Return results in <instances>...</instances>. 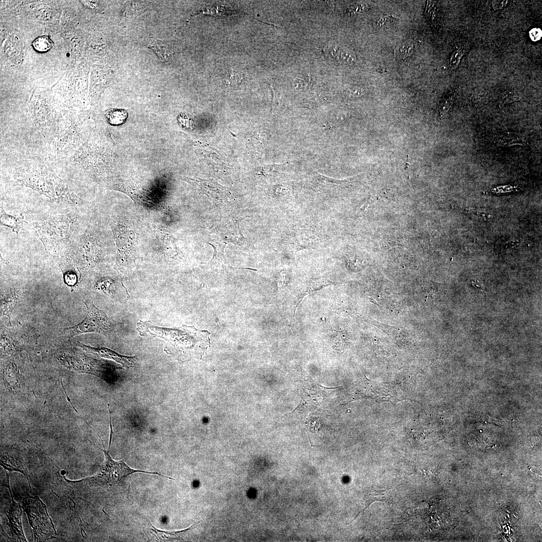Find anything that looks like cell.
Returning a JSON list of instances; mask_svg holds the SVG:
<instances>
[{
  "mask_svg": "<svg viewBox=\"0 0 542 542\" xmlns=\"http://www.w3.org/2000/svg\"><path fill=\"white\" fill-rule=\"evenodd\" d=\"M137 330L142 336L158 337L165 340L168 351L180 360L201 358L210 346V333L185 325L169 328L154 325L150 321H139Z\"/></svg>",
  "mask_w": 542,
  "mask_h": 542,
  "instance_id": "cell-1",
  "label": "cell"
},
{
  "mask_svg": "<svg viewBox=\"0 0 542 542\" xmlns=\"http://www.w3.org/2000/svg\"><path fill=\"white\" fill-rule=\"evenodd\" d=\"M15 181L17 185L29 187L56 202L78 205L80 201L47 161L42 159L26 161L17 171Z\"/></svg>",
  "mask_w": 542,
  "mask_h": 542,
  "instance_id": "cell-2",
  "label": "cell"
},
{
  "mask_svg": "<svg viewBox=\"0 0 542 542\" xmlns=\"http://www.w3.org/2000/svg\"><path fill=\"white\" fill-rule=\"evenodd\" d=\"M32 226L45 249L51 252L65 251L79 235L78 217L72 212L45 214Z\"/></svg>",
  "mask_w": 542,
  "mask_h": 542,
  "instance_id": "cell-3",
  "label": "cell"
},
{
  "mask_svg": "<svg viewBox=\"0 0 542 542\" xmlns=\"http://www.w3.org/2000/svg\"><path fill=\"white\" fill-rule=\"evenodd\" d=\"M86 308L85 318L80 323L63 329V333L68 338L85 333H97L106 336L114 331L115 322L106 314L96 307L91 301H83Z\"/></svg>",
  "mask_w": 542,
  "mask_h": 542,
  "instance_id": "cell-4",
  "label": "cell"
},
{
  "mask_svg": "<svg viewBox=\"0 0 542 542\" xmlns=\"http://www.w3.org/2000/svg\"><path fill=\"white\" fill-rule=\"evenodd\" d=\"M105 459L99 472L96 475L83 479L88 483L98 486H114L122 482L128 475L136 472L156 474L174 480L171 477L162 475L158 472H147L136 470L129 467L124 461H116L110 455L109 451L102 450Z\"/></svg>",
  "mask_w": 542,
  "mask_h": 542,
  "instance_id": "cell-5",
  "label": "cell"
},
{
  "mask_svg": "<svg viewBox=\"0 0 542 542\" xmlns=\"http://www.w3.org/2000/svg\"><path fill=\"white\" fill-rule=\"evenodd\" d=\"M30 525L33 528L34 541H41L54 537L56 533L46 506L37 496H28L23 500Z\"/></svg>",
  "mask_w": 542,
  "mask_h": 542,
  "instance_id": "cell-6",
  "label": "cell"
},
{
  "mask_svg": "<svg viewBox=\"0 0 542 542\" xmlns=\"http://www.w3.org/2000/svg\"><path fill=\"white\" fill-rule=\"evenodd\" d=\"M55 143V151L61 156L66 157L79 145V129L78 122H64Z\"/></svg>",
  "mask_w": 542,
  "mask_h": 542,
  "instance_id": "cell-7",
  "label": "cell"
},
{
  "mask_svg": "<svg viewBox=\"0 0 542 542\" xmlns=\"http://www.w3.org/2000/svg\"><path fill=\"white\" fill-rule=\"evenodd\" d=\"M182 180L190 184L200 193L207 195L217 203L225 202L229 198L228 190L213 180L188 177Z\"/></svg>",
  "mask_w": 542,
  "mask_h": 542,
  "instance_id": "cell-8",
  "label": "cell"
},
{
  "mask_svg": "<svg viewBox=\"0 0 542 542\" xmlns=\"http://www.w3.org/2000/svg\"><path fill=\"white\" fill-rule=\"evenodd\" d=\"M7 481L6 484L10 491L12 502L10 505V508L6 513L9 519L13 536L16 539L21 541H27L23 530L22 523V509L19 503H17L14 499L13 495L10 489L9 474L7 473Z\"/></svg>",
  "mask_w": 542,
  "mask_h": 542,
  "instance_id": "cell-9",
  "label": "cell"
},
{
  "mask_svg": "<svg viewBox=\"0 0 542 542\" xmlns=\"http://www.w3.org/2000/svg\"><path fill=\"white\" fill-rule=\"evenodd\" d=\"M95 288L98 291L103 292L120 303H126L130 297L126 288L121 282H117L110 279H102L98 281Z\"/></svg>",
  "mask_w": 542,
  "mask_h": 542,
  "instance_id": "cell-10",
  "label": "cell"
},
{
  "mask_svg": "<svg viewBox=\"0 0 542 542\" xmlns=\"http://www.w3.org/2000/svg\"><path fill=\"white\" fill-rule=\"evenodd\" d=\"M107 186L111 189L121 192L130 196L136 203L143 205L150 201L146 191L131 182L110 180L107 183Z\"/></svg>",
  "mask_w": 542,
  "mask_h": 542,
  "instance_id": "cell-11",
  "label": "cell"
},
{
  "mask_svg": "<svg viewBox=\"0 0 542 542\" xmlns=\"http://www.w3.org/2000/svg\"><path fill=\"white\" fill-rule=\"evenodd\" d=\"M80 347L87 353L98 355L101 357L112 359L120 364L123 367L128 368L133 367L136 356H128L119 354L117 352L105 347L95 348L78 342Z\"/></svg>",
  "mask_w": 542,
  "mask_h": 542,
  "instance_id": "cell-12",
  "label": "cell"
},
{
  "mask_svg": "<svg viewBox=\"0 0 542 542\" xmlns=\"http://www.w3.org/2000/svg\"><path fill=\"white\" fill-rule=\"evenodd\" d=\"M1 465L9 472L18 471L23 473L27 478L29 484L30 483L28 477V472L26 465L23 459L19 456H12L6 452H1Z\"/></svg>",
  "mask_w": 542,
  "mask_h": 542,
  "instance_id": "cell-13",
  "label": "cell"
},
{
  "mask_svg": "<svg viewBox=\"0 0 542 542\" xmlns=\"http://www.w3.org/2000/svg\"><path fill=\"white\" fill-rule=\"evenodd\" d=\"M146 44L147 47L153 50L163 62H168L173 58L174 52L171 46L167 42L149 38L147 39Z\"/></svg>",
  "mask_w": 542,
  "mask_h": 542,
  "instance_id": "cell-14",
  "label": "cell"
},
{
  "mask_svg": "<svg viewBox=\"0 0 542 542\" xmlns=\"http://www.w3.org/2000/svg\"><path fill=\"white\" fill-rule=\"evenodd\" d=\"M195 524L185 529L173 531L159 530L153 526L152 524H150V526L148 527L146 532H147L149 535H152V537L156 538L158 541L179 540L181 538V537L185 533L192 529L195 525Z\"/></svg>",
  "mask_w": 542,
  "mask_h": 542,
  "instance_id": "cell-15",
  "label": "cell"
},
{
  "mask_svg": "<svg viewBox=\"0 0 542 542\" xmlns=\"http://www.w3.org/2000/svg\"><path fill=\"white\" fill-rule=\"evenodd\" d=\"M0 216L1 225L10 228L17 234L18 233L24 223H27L22 215L16 216L10 215L7 213L2 208L1 209Z\"/></svg>",
  "mask_w": 542,
  "mask_h": 542,
  "instance_id": "cell-16",
  "label": "cell"
},
{
  "mask_svg": "<svg viewBox=\"0 0 542 542\" xmlns=\"http://www.w3.org/2000/svg\"><path fill=\"white\" fill-rule=\"evenodd\" d=\"M336 284L337 283H335L334 282H332L326 278L323 277L316 279H312L311 280H310L307 286L306 290L304 292L303 294L301 295L299 300L296 304V307L294 309V317L295 316L296 310L299 304L301 302L303 298L305 296L315 291L319 290L326 286Z\"/></svg>",
  "mask_w": 542,
  "mask_h": 542,
  "instance_id": "cell-17",
  "label": "cell"
},
{
  "mask_svg": "<svg viewBox=\"0 0 542 542\" xmlns=\"http://www.w3.org/2000/svg\"><path fill=\"white\" fill-rule=\"evenodd\" d=\"M525 139L521 135L513 132H503L496 138L497 144L502 147H510L514 145H523Z\"/></svg>",
  "mask_w": 542,
  "mask_h": 542,
  "instance_id": "cell-18",
  "label": "cell"
},
{
  "mask_svg": "<svg viewBox=\"0 0 542 542\" xmlns=\"http://www.w3.org/2000/svg\"><path fill=\"white\" fill-rule=\"evenodd\" d=\"M208 243L213 247L214 254L208 264L217 266L226 265L227 261L224 254V248L226 244L215 241L208 242Z\"/></svg>",
  "mask_w": 542,
  "mask_h": 542,
  "instance_id": "cell-19",
  "label": "cell"
},
{
  "mask_svg": "<svg viewBox=\"0 0 542 542\" xmlns=\"http://www.w3.org/2000/svg\"><path fill=\"white\" fill-rule=\"evenodd\" d=\"M425 16L432 27H435L437 25L439 19V8L436 2L427 1Z\"/></svg>",
  "mask_w": 542,
  "mask_h": 542,
  "instance_id": "cell-20",
  "label": "cell"
},
{
  "mask_svg": "<svg viewBox=\"0 0 542 542\" xmlns=\"http://www.w3.org/2000/svg\"><path fill=\"white\" fill-rule=\"evenodd\" d=\"M414 45L411 41H405L397 45L394 50V57L397 60H402L410 56L413 53Z\"/></svg>",
  "mask_w": 542,
  "mask_h": 542,
  "instance_id": "cell-21",
  "label": "cell"
},
{
  "mask_svg": "<svg viewBox=\"0 0 542 542\" xmlns=\"http://www.w3.org/2000/svg\"><path fill=\"white\" fill-rule=\"evenodd\" d=\"M367 505L362 511L363 512L373 502L376 501L387 502L390 499L388 492L383 490H373L365 496Z\"/></svg>",
  "mask_w": 542,
  "mask_h": 542,
  "instance_id": "cell-22",
  "label": "cell"
},
{
  "mask_svg": "<svg viewBox=\"0 0 542 542\" xmlns=\"http://www.w3.org/2000/svg\"><path fill=\"white\" fill-rule=\"evenodd\" d=\"M105 116L110 124L117 125L125 121L127 114L125 111L121 109H110L106 112Z\"/></svg>",
  "mask_w": 542,
  "mask_h": 542,
  "instance_id": "cell-23",
  "label": "cell"
},
{
  "mask_svg": "<svg viewBox=\"0 0 542 542\" xmlns=\"http://www.w3.org/2000/svg\"><path fill=\"white\" fill-rule=\"evenodd\" d=\"M147 5L143 2H131L126 4L124 9L123 14L125 17H131L138 15L143 12Z\"/></svg>",
  "mask_w": 542,
  "mask_h": 542,
  "instance_id": "cell-24",
  "label": "cell"
},
{
  "mask_svg": "<svg viewBox=\"0 0 542 542\" xmlns=\"http://www.w3.org/2000/svg\"><path fill=\"white\" fill-rule=\"evenodd\" d=\"M456 93L457 91L454 90L441 101L439 107V118L440 119H442L444 115L450 110L454 101Z\"/></svg>",
  "mask_w": 542,
  "mask_h": 542,
  "instance_id": "cell-25",
  "label": "cell"
},
{
  "mask_svg": "<svg viewBox=\"0 0 542 542\" xmlns=\"http://www.w3.org/2000/svg\"><path fill=\"white\" fill-rule=\"evenodd\" d=\"M52 45L51 41L46 36L36 38L33 43L34 49L40 52L47 51L51 48Z\"/></svg>",
  "mask_w": 542,
  "mask_h": 542,
  "instance_id": "cell-26",
  "label": "cell"
},
{
  "mask_svg": "<svg viewBox=\"0 0 542 542\" xmlns=\"http://www.w3.org/2000/svg\"><path fill=\"white\" fill-rule=\"evenodd\" d=\"M203 13L207 15H211L214 16H222L226 15H233L237 13L236 12L232 11H228L224 7H213L211 8H207L205 10H203Z\"/></svg>",
  "mask_w": 542,
  "mask_h": 542,
  "instance_id": "cell-27",
  "label": "cell"
},
{
  "mask_svg": "<svg viewBox=\"0 0 542 542\" xmlns=\"http://www.w3.org/2000/svg\"><path fill=\"white\" fill-rule=\"evenodd\" d=\"M463 55V51L460 49L455 50L452 53L449 61V67L451 70H454L458 67Z\"/></svg>",
  "mask_w": 542,
  "mask_h": 542,
  "instance_id": "cell-28",
  "label": "cell"
},
{
  "mask_svg": "<svg viewBox=\"0 0 542 542\" xmlns=\"http://www.w3.org/2000/svg\"><path fill=\"white\" fill-rule=\"evenodd\" d=\"M340 59L345 64H352L355 62L356 56L352 51L345 49L343 50L340 53Z\"/></svg>",
  "mask_w": 542,
  "mask_h": 542,
  "instance_id": "cell-29",
  "label": "cell"
},
{
  "mask_svg": "<svg viewBox=\"0 0 542 542\" xmlns=\"http://www.w3.org/2000/svg\"><path fill=\"white\" fill-rule=\"evenodd\" d=\"M519 99L520 97L518 95L511 91L505 92L501 97V101L503 103L512 102Z\"/></svg>",
  "mask_w": 542,
  "mask_h": 542,
  "instance_id": "cell-30",
  "label": "cell"
},
{
  "mask_svg": "<svg viewBox=\"0 0 542 542\" xmlns=\"http://www.w3.org/2000/svg\"><path fill=\"white\" fill-rule=\"evenodd\" d=\"M529 37L534 42L539 40L542 36V32L539 28H533L529 32Z\"/></svg>",
  "mask_w": 542,
  "mask_h": 542,
  "instance_id": "cell-31",
  "label": "cell"
},
{
  "mask_svg": "<svg viewBox=\"0 0 542 542\" xmlns=\"http://www.w3.org/2000/svg\"><path fill=\"white\" fill-rule=\"evenodd\" d=\"M242 78L241 74L240 73L233 72L230 74L228 81L231 84H237L241 82Z\"/></svg>",
  "mask_w": 542,
  "mask_h": 542,
  "instance_id": "cell-32",
  "label": "cell"
},
{
  "mask_svg": "<svg viewBox=\"0 0 542 542\" xmlns=\"http://www.w3.org/2000/svg\"><path fill=\"white\" fill-rule=\"evenodd\" d=\"M508 1L496 0L492 1V6L494 10H501L504 8L507 4Z\"/></svg>",
  "mask_w": 542,
  "mask_h": 542,
  "instance_id": "cell-33",
  "label": "cell"
},
{
  "mask_svg": "<svg viewBox=\"0 0 542 542\" xmlns=\"http://www.w3.org/2000/svg\"><path fill=\"white\" fill-rule=\"evenodd\" d=\"M389 17H388L387 15L381 17L377 21L374 22V25H375L376 26H378V27H382L384 24H385L386 21H388V19H390Z\"/></svg>",
  "mask_w": 542,
  "mask_h": 542,
  "instance_id": "cell-34",
  "label": "cell"
},
{
  "mask_svg": "<svg viewBox=\"0 0 542 542\" xmlns=\"http://www.w3.org/2000/svg\"><path fill=\"white\" fill-rule=\"evenodd\" d=\"M472 283L474 285H475V286H476V287L477 288L479 289L480 290H484V286L482 284H481L480 282H478V281H476L475 282H473Z\"/></svg>",
  "mask_w": 542,
  "mask_h": 542,
  "instance_id": "cell-35",
  "label": "cell"
}]
</instances>
